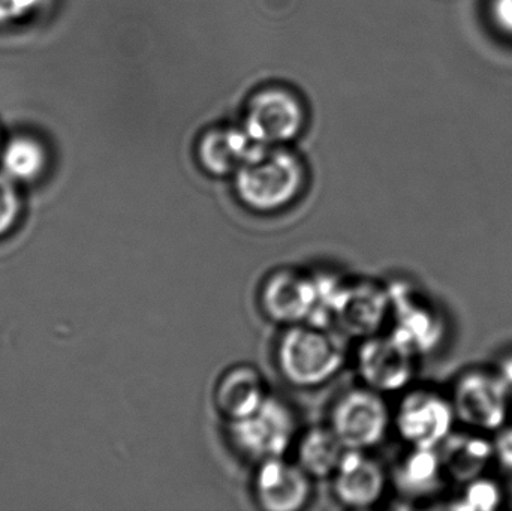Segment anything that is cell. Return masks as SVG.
Here are the masks:
<instances>
[{
	"instance_id": "277c9868",
	"label": "cell",
	"mask_w": 512,
	"mask_h": 511,
	"mask_svg": "<svg viewBox=\"0 0 512 511\" xmlns=\"http://www.w3.org/2000/svg\"><path fill=\"white\" fill-rule=\"evenodd\" d=\"M300 431L294 408L274 393L251 416L225 423L231 449L254 465L288 456Z\"/></svg>"
},
{
	"instance_id": "e0dca14e",
	"label": "cell",
	"mask_w": 512,
	"mask_h": 511,
	"mask_svg": "<svg viewBox=\"0 0 512 511\" xmlns=\"http://www.w3.org/2000/svg\"><path fill=\"white\" fill-rule=\"evenodd\" d=\"M20 212V200L12 179L0 176V236L14 227Z\"/></svg>"
},
{
	"instance_id": "6da1fadb",
	"label": "cell",
	"mask_w": 512,
	"mask_h": 511,
	"mask_svg": "<svg viewBox=\"0 0 512 511\" xmlns=\"http://www.w3.org/2000/svg\"><path fill=\"white\" fill-rule=\"evenodd\" d=\"M348 341L334 327L312 321L280 327L274 342V366L294 389H321L348 365Z\"/></svg>"
},
{
	"instance_id": "30bf717a",
	"label": "cell",
	"mask_w": 512,
	"mask_h": 511,
	"mask_svg": "<svg viewBox=\"0 0 512 511\" xmlns=\"http://www.w3.org/2000/svg\"><path fill=\"white\" fill-rule=\"evenodd\" d=\"M306 111L291 90L271 87L256 93L249 104L245 129L258 143L271 147L300 134Z\"/></svg>"
},
{
	"instance_id": "7a4b0ae2",
	"label": "cell",
	"mask_w": 512,
	"mask_h": 511,
	"mask_svg": "<svg viewBox=\"0 0 512 511\" xmlns=\"http://www.w3.org/2000/svg\"><path fill=\"white\" fill-rule=\"evenodd\" d=\"M307 188V171L294 153L276 149L246 162L234 174L237 201L256 215L291 209Z\"/></svg>"
},
{
	"instance_id": "7c38bea8",
	"label": "cell",
	"mask_w": 512,
	"mask_h": 511,
	"mask_svg": "<svg viewBox=\"0 0 512 511\" xmlns=\"http://www.w3.org/2000/svg\"><path fill=\"white\" fill-rule=\"evenodd\" d=\"M393 426L412 447L432 449L447 434L450 410L433 393L415 390L400 399L393 413Z\"/></svg>"
},
{
	"instance_id": "4fadbf2b",
	"label": "cell",
	"mask_w": 512,
	"mask_h": 511,
	"mask_svg": "<svg viewBox=\"0 0 512 511\" xmlns=\"http://www.w3.org/2000/svg\"><path fill=\"white\" fill-rule=\"evenodd\" d=\"M270 149L258 143L245 128L218 129L200 141L198 159L201 167L212 176H234L242 165Z\"/></svg>"
},
{
	"instance_id": "9c48e42d",
	"label": "cell",
	"mask_w": 512,
	"mask_h": 511,
	"mask_svg": "<svg viewBox=\"0 0 512 511\" xmlns=\"http://www.w3.org/2000/svg\"><path fill=\"white\" fill-rule=\"evenodd\" d=\"M333 500L343 509L378 506L390 483V473L372 452L348 450L330 479Z\"/></svg>"
},
{
	"instance_id": "5b68a950",
	"label": "cell",
	"mask_w": 512,
	"mask_h": 511,
	"mask_svg": "<svg viewBox=\"0 0 512 511\" xmlns=\"http://www.w3.org/2000/svg\"><path fill=\"white\" fill-rule=\"evenodd\" d=\"M256 303L262 317L276 326L316 323L321 305V276L298 266L274 267L259 282Z\"/></svg>"
},
{
	"instance_id": "2e32d148",
	"label": "cell",
	"mask_w": 512,
	"mask_h": 511,
	"mask_svg": "<svg viewBox=\"0 0 512 511\" xmlns=\"http://www.w3.org/2000/svg\"><path fill=\"white\" fill-rule=\"evenodd\" d=\"M3 170L6 176L20 182H30L39 177L47 165L44 147L27 137H15L3 150Z\"/></svg>"
},
{
	"instance_id": "ba28073f",
	"label": "cell",
	"mask_w": 512,
	"mask_h": 511,
	"mask_svg": "<svg viewBox=\"0 0 512 511\" xmlns=\"http://www.w3.org/2000/svg\"><path fill=\"white\" fill-rule=\"evenodd\" d=\"M313 482L294 459H268L255 465L252 497L261 510L300 511L312 503Z\"/></svg>"
},
{
	"instance_id": "8fae6325",
	"label": "cell",
	"mask_w": 512,
	"mask_h": 511,
	"mask_svg": "<svg viewBox=\"0 0 512 511\" xmlns=\"http://www.w3.org/2000/svg\"><path fill=\"white\" fill-rule=\"evenodd\" d=\"M271 395L270 384L258 366L237 362L219 375L213 386L212 401L219 417L230 423L254 414Z\"/></svg>"
},
{
	"instance_id": "9a60e30c",
	"label": "cell",
	"mask_w": 512,
	"mask_h": 511,
	"mask_svg": "<svg viewBox=\"0 0 512 511\" xmlns=\"http://www.w3.org/2000/svg\"><path fill=\"white\" fill-rule=\"evenodd\" d=\"M438 462L432 450L414 447L409 455L400 459L390 474V483L403 497H418L432 488Z\"/></svg>"
},
{
	"instance_id": "52a82bcc",
	"label": "cell",
	"mask_w": 512,
	"mask_h": 511,
	"mask_svg": "<svg viewBox=\"0 0 512 511\" xmlns=\"http://www.w3.org/2000/svg\"><path fill=\"white\" fill-rule=\"evenodd\" d=\"M415 351L391 330L357 341L354 368L364 386L387 395L408 386L414 374Z\"/></svg>"
},
{
	"instance_id": "8992f818",
	"label": "cell",
	"mask_w": 512,
	"mask_h": 511,
	"mask_svg": "<svg viewBox=\"0 0 512 511\" xmlns=\"http://www.w3.org/2000/svg\"><path fill=\"white\" fill-rule=\"evenodd\" d=\"M327 423L346 449L372 452L393 428V411L385 395L358 383L334 398Z\"/></svg>"
},
{
	"instance_id": "5bb4252c",
	"label": "cell",
	"mask_w": 512,
	"mask_h": 511,
	"mask_svg": "<svg viewBox=\"0 0 512 511\" xmlns=\"http://www.w3.org/2000/svg\"><path fill=\"white\" fill-rule=\"evenodd\" d=\"M346 452L348 449L333 429L324 423L301 429L292 449V459L316 482L330 480Z\"/></svg>"
},
{
	"instance_id": "ac0fdd59",
	"label": "cell",
	"mask_w": 512,
	"mask_h": 511,
	"mask_svg": "<svg viewBox=\"0 0 512 511\" xmlns=\"http://www.w3.org/2000/svg\"><path fill=\"white\" fill-rule=\"evenodd\" d=\"M41 5V0H0V23H12L29 17Z\"/></svg>"
},
{
	"instance_id": "3957f363",
	"label": "cell",
	"mask_w": 512,
	"mask_h": 511,
	"mask_svg": "<svg viewBox=\"0 0 512 511\" xmlns=\"http://www.w3.org/2000/svg\"><path fill=\"white\" fill-rule=\"evenodd\" d=\"M390 288L378 279L336 275L328 297L327 326L348 339L367 338L390 326Z\"/></svg>"
}]
</instances>
